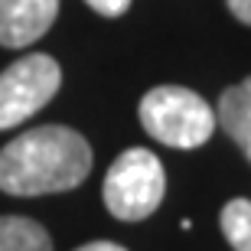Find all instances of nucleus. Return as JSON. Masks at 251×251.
<instances>
[{
    "instance_id": "nucleus-1",
    "label": "nucleus",
    "mask_w": 251,
    "mask_h": 251,
    "mask_svg": "<svg viewBox=\"0 0 251 251\" xmlns=\"http://www.w3.org/2000/svg\"><path fill=\"white\" fill-rule=\"evenodd\" d=\"M92 173V147L72 127L46 124L20 134L0 150V189L7 196L65 193Z\"/></svg>"
},
{
    "instance_id": "nucleus-2",
    "label": "nucleus",
    "mask_w": 251,
    "mask_h": 251,
    "mask_svg": "<svg viewBox=\"0 0 251 251\" xmlns=\"http://www.w3.org/2000/svg\"><path fill=\"white\" fill-rule=\"evenodd\" d=\"M140 124L153 140L167 147H202L215 130V111L189 88L157 85L140 101Z\"/></svg>"
},
{
    "instance_id": "nucleus-3",
    "label": "nucleus",
    "mask_w": 251,
    "mask_h": 251,
    "mask_svg": "<svg viewBox=\"0 0 251 251\" xmlns=\"http://www.w3.org/2000/svg\"><path fill=\"white\" fill-rule=\"evenodd\" d=\"M167 193V176L157 153L144 147L124 150L104 176V205L121 222H140L157 212Z\"/></svg>"
},
{
    "instance_id": "nucleus-4",
    "label": "nucleus",
    "mask_w": 251,
    "mask_h": 251,
    "mask_svg": "<svg viewBox=\"0 0 251 251\" xmlns=\"http://www.w3.org/2000/svg\"><path fill=\"white\" fill-rule=\"evenodd\" d=\"M62 85V69L52 56L33 52L0 72V130L17 127L52 101Z\"/></svg>"
},
{
    "instance_id": "nucleus-5",
    "label": "nucleus",
    "mask_w": 251,
    "mask_h": 251,
    "mask_svg": "<svg viewBox=\"0 0 251 251\" xmlns=\"http://www.w3.org/2000/svg\"><path fill=\"white\" fill-rule=\"evenodd\" d=\"M59 13V0H0V46L23 49L36 43Z\"/></svg>"
},
{
    "instance_id": "nucleus-6",
    "label": "nucleus",
    "mask_w": 251,
    "mask_h": 251,
    "mask_svg": "<svg viewBox=\"0 0 251 251\" xmlns=\"http://www.w3.org/2000/svg\"><path fill=\"white\" fill-rule=\"evenodd\" d=\"M215 124H222V130L238 144V150L251 163V78H245V82L222 92L219 111H215Z\"/></svg>"
},
{
    "instance_id": "nucleus-7",
    "label": "nucleus",
    "mask_w": 251,
    "mask_h": 251,
    "mask_svg": "<svg viewBox=\"0 0 251 251\" xmlns=\"http://www.w3.org/2000/svg\"><path fill=\"white\" fill-rule=\"evenodd\" d=\"M0 251H52V238L26 215H0Z\"/></svg>"
},
{
    "instance_id": "nucleus-8",
    "label": "nucleus",
    "mask_w": 251,
    "mask_h": 251,
    "mask_svg": "<svg viewBox=\"0 0 251 251\" xmlns=\"http://www.w3.org/2000/svg\"><path fill=\"white\" fill-rule=\"evenodd\" d=\"M219 222L235 251H251V199H232Z\"/></svg>"
},
{
    "instance_id": "nucleus-9",
    "label": "nucleus",
    "mask_w": 251,
    "mask_h": 251,
    "mask_svg": "<svg viewBox=\"0 0 251 251\" xmlns=\"http://www.w3.org/2000/svg\"><path fill=\"white\" fill-rule=\"evenodd\" d=\"M95 13H101V17H121L124 10L130 7V0H85Z\"/></svg>"
},
{
    "instance_id": "nucleus-10",
    "label": "nucleus",
    "mask_w": 251,
    "mask_h": 251,
    "mask_svg": "<svg viewBox=\"0 0 251 251\" xmlns=\"http://www.w3.org/2000/svg\"><path fill=\"white\" fill-rule=\"evenodd\" d=\"M228 10H232L242 23H248V26H251V0H228Z\"/></svg>"
},
{
    "instance_id": "nucleus-11",
    "label": "nucleus",
    "mask_w": 251,
    "mask_h": 251,
    "mask_svg": "<svg viewBox=\"0 0 251 251\" xmlns=\"http://www.w3.org/2000/svg\"><path fill=\"white\" fill-rule=\"evenodd\" d=\"M75 251H127V248H121V245H114V242H88Z\"/></svg>"
}]
</instances>
